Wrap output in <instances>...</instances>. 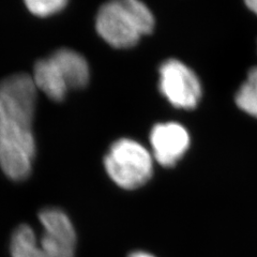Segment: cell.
Segmentation results:
<instances>
[{"mask_svg":"<svg viewBox=\"0 0 257 257\" xmlns=\"http://www.w3.org/2000/svg\"><path fill=\"white\" fill-rule=\"evenodd\" d=\"M50 58L58 68L69 90L82 89L88 85L90 71L83 55L70 48H60L54 52Z\"/></svg>","mask_w":257,"mask_h":257,"instance_id":"52a82bcc","label":"cell"},{"mask_svg":"<svg viewBox=\"0 0 257 257\" xmlns=\"http://www.w3.org/2000/svg\"><path fill=\"white\" fill-rule=\"evenodd\" d=\"M109 178L124 190H135L148 182L154 173V160L143 145L130 139L115 142L104 158Z\"/></svg>","mask_w":257,"mask_h":257,"instance_id":"7a4b0ae2","label":"cell"},{"mask_svg":"<svg viewBox=\"0 0 257 257\" xmlns=\"http://www.w3.org/2000/svg\"><path fill=\"white\" fill-rule=\"evenodd\" d=\"M37 89L34 78L25 73L3 79L0 82V120L32 128Z\"/></svg>","mask_w":257,"mask_h":257,"instance_id":"3957f363","label":"cell"},{"mask_svg":"<svg viewBox=\"0 0 257 257\" xmlns=\"http://www.w3.org/2000/svg\"><path fill=\"white\" fill-rule=\"evenodd\" d=\"M248 9H250L253 13L257 15V0H248V2L245 3Z\"/></svg>","mask_w":257,"mask_h":257,"instance_id":"5bb4252c","label":"cell"},{"mask_svg":"<svg viewBox=\"0 0 257 257\" xmlns=\"http://www.w3.org/2000/svg\"><path fill=\"white\" fill-rule=\"evenodd\" d=\"M10 252L12 257H42L38 236L28 224H21L13 231Z\"/></svg>","mask_w":257,"mask_h":257,"instance_id":"30bf717a","label":"cell"},{"mask_svg":"<svg viewBox=\"0 0 257 257\" xmlns=\"http://www.w3.org/2000/svg\"><path fill=\"white\" fill-rule=\"evenodd\" d=\"M236 104L247 115L257 118V67L250 70L235 96Z\"/></svg>","mask_w":257,"mask_h":257,"instance_id":"8fae6325","label":"cell"},{"mask_svg":"<svg viewBox=\"0 0 257 257\" xmlns=\"http://www.w3.org/2000/svg\"><path fill=\"white\" fill-rule=\"evenodd\" d=\"M25 5L34 15L39 18H47L63 10L68 3L66 0H31L26 2Z\"/></svg>","mask_w":257,"mask_h":257,"instance_id":"7c38bea8","label":"cell"},{"mask_svg":"<svg viewBox=\"0 0 257 257\" xmlns=\"http://www.w3.org/2000/svg\"><path fill=\"white\" fill-rule=\"evenodd\" d=\"M159 88L173 106L195 108L202 98V85L197 75L177 59H168L159 70Z\"/></svg>","mask_w":257,"mask_h":257,"instance_id":"277c9868","label":"cell"},{"mask_svg":"<svg viewBox=\"0 0 257 257\" xmlns=\"http://www.w3.org/2000/svg\"><path fill=\"white\" fill-rule=\"evenodd\" d=\"M150 145L157 162L172 167L186 155L190 147V134L177 122L158 123L150 133Z\"/></svg>","mask_w":257,"mask_h":257,"instance_id":"8992f818","label":"cell"},{"mask_svg":"<svg viewBox=\"0 0 257 257\" xmlns=\"http://www.w3.org/2000/svg\"><path fill=\"white\" fill-rule=\"evenodd\" d=\"M35 157L19 147L0 144V167L13 181L26 180L32 172Z\"/></svg>","mask_w":257,"mask_h":257,"instance_id":"9c48e42d","label":"cell"},{"mask_svg":"<svg viewBox=\"0 0 257 257\" xmlns=\"http://www.w3.org/2000/svg\"><path fill=\"white\" fill-rule=\"evenodd\" d=\"M95 27L109 45L127 48L154 30L155 18L149 8L139 0H115L100 8Z\"/></svg>","mask_w":257,"mask_h":257,"instance_id":"6da1fadb","label":"cell"},{"mask_svg":"<svg viewBox=\"0 0 257 257\" xmlns=\"http://www.w3.org/2000/svg\"><path fill=\"white\" fill-rule=\"evenodd\" d=\"M32 78L38 89L55 102L63 101L68 94L69 87L50 57L37 61Z\"/></svg>","mask_w":257,"mask_h":257,"instance_id":"ba28073f","label":"cell"},{"mask_svg":"<svg viewBox=\"0 0 257 257\" xmlns=\"http://www.w3.org/2000/svg\"><path fill=\"white\" fill-rule=\"evenodd\" d=\"M43 232L38 238L42 257H75L76 231L68 214L59 208H45L39 213Z\"/></svg>","mask_w":257,"mask_h":257,"instance_id":"5b68a950","label":"cell"},{"mask_svg":"<svg viewBox=\"0 0 257 257\" xmlns=\"http://www.w3.org/2000/svg\"><path fill=\"white\" fill-rule=\"evenodd\" d=\"M127 257H156V256L150 254V253H148V252L135 251V252H132Z\"/></svg>","mask_w":257,"mask_h":257,"instance_id":"4fadbf2b","label":"cell"}]
</instances>
